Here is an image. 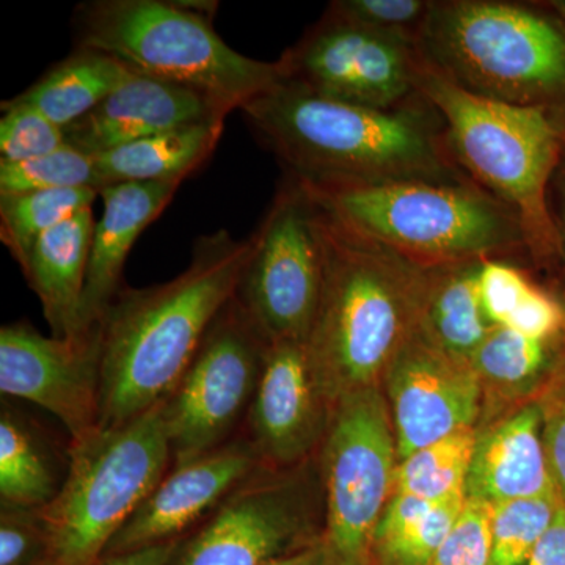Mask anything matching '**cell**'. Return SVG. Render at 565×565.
<instances>
[{"mask_svg": "<svg viewBox=\"0 0 565 565\" xmlns=\"http://www.w3.org/2000/svg\"><path fill=\"white\" fill-rule=\"evenodd\" d=\"M252 237L204 234L191 264L150 288L125 286L102 322V429H114L166 403L191 366L211 323L233 299Z\"/></svg>", "mask_w": 565, "mask_h": 565, "instance_id": "1", "label": "cell"}, {"mask_svg": "<svg viewBox=\"0 0 565 565\" xmlns=\"http://www.w3.org/2000/svg\"><path fill=\"white\" fill-rule=\"evenodd\" d=\"M241 110L291 180L313 191L455 177L414 111L338 102L282 77Z\"/></svg>", "mask_w": 565, "mask_h": 565, "instance_id": "2", "label": "cell"}, {"mask_svg": "<svg viewBox=\"0 0 565 565\" xmlns=\"http://www.w3.org/2000/svg\"><path fill=\"white\" fill-rule=\"evenodd\" d=\"M313 200L323 247V286L305 345L334 404L344 394L375 386L422 329L429 269L353 232Z\"/></svg>", "mask_w": 565, "mask_h": 565, "instance_id": "3", "label": "cell"}, {"mask_svg": "<svg viewBox=\"0 0 565 565\" xmlns=\"http://www.w3.org/2000/svg\"><path fill=\"white\" fill-rule=\"evenodd\" d=\"M77 47L103 52L134 73L188 88L226 114L281 79L280 63L234 51L211 20L173 0H92L74 13Z\"/></svg>", "mask_w": 565, "mask_h": 565, "instance_id": "4", "label": "cell"}, {"mask_svg": "<svg viewBox=\"0 0 565 565\" xmlns=\"http://www.w3.org/2000/svg\"><path fill=\"white\" fill-rule=\"evenodd\" d=\"M415 84L445 121L457 161L514 212L526 244L539 252L555 247L546 185L559 158L561 136L548 111L465 90L419 52Z\"/></svg>", "mask_w": 565, "mask_h": 565, "instance_id": "5", "label": "cell"}, {"mask_svg": "<svg viewBox=\"0 0 565 565\" xmlns=\"http://www.w3.org/2000/svg\"><path fill=\"white\" fill-rule=\"evenodd\" d=\"M305 189L353 232L424 269L486 262L526 244L514 212L493 195L455 181Z\"/></svg>", "mask_w": 565, "mask_h": 565, "instance_id": "6", "label": "cell"}, {"mask_svg": "<svg viewBox=\"0 0 565 565\" xmlns=\"http://www.w3.org/2000/svg\"><path fill=\"white\" fill-rule=\"evenodd\" d=\"M419 54L465 90L494 102L539 107L565 95V36L514 3L434 2Z\"/></svg>", "mask_w": 565, "mask_h": 565, "instance_id": "7", "label": "cell"}, {"mask_svg": "<svg viewBox=\"0 0 565 565\" xmlns=\"http://www.w3.org/2000/svg\"><path fill=\"white\" fill-rule=\"evenodd\" d=\"M162 404L68 446L61 492L41 509L50 565H96L172 468Z\"/></svg>", "mask_w": 565, "mask_h": 565, "instance_id": "8", "label": "cell"}, {"mask_svg": "<svg viewBox=\"0 0 565 565\" xmlns=\"http://www.w3.org/2000/svg\"><path fill=\"white\" fill-rule=\"evenodd\" d=\"M392 415L377 386L334 401L323 437V541L337 565H373V537L396 479Z\"/></svg>", "mask_w": 565, "mask_h": 565, "instance_id": "9", "label": "cell"}, {"mask_svg": "<svg viewBox=\"0 0 565 565\" xmlns=\"http://www.w3.org/2000/svg\"><path fill=\"white\" fill-rule=\"evenodd\" d=\"M323 286L318 207L297 181L282 185L252 236L237 303L269 344H307Z\"/></svg>", "mask_w": 565, "mask_h": 565, "instance_id": "10", "label": "cell"}, {"mask_svg": "<svg viewBox=\"0 0 565 565\" xmlns=\"http://www.w3.org/2000/svg\"><path fill=\"white\" fill-rule=\"evenodd\" d=\"M269 343L236 297L211 323L191 366L162 405L172 465L243 434Z\"/></svg>", "mask_w": 565, "mask_h": 565, "instance_id": "11", "label": "cell"}, {"mask_svg": "<svg viewBox=\"0 0 565 565\" xmlns=\"http://www.w3.org/2000/svg\"><path fill=\"white\" fill-rule=\"evenodd\" d=\"M289 470L263 465L178 542L170 565H269L323 537L310 484Z\"/></svg>", "mask_w": 565, "mask_h": 565, "instance_id": "12", "label": "cell"}, {"mask_svg": "<svg viewBox=\"0 0 565 565\" xmlns=\"http://www.w3.org/2000/svg\"><path fill=\"white\" fill-rule=\"evenodd\" d=\"M416 57L412 44L327 13L278 63L282 79L308 90L392 110L416 92Z\"/></svg>", "mask_w": 565, "mask_h": 565, "instance_id": "13", "label": "cell"}, {"mask_svg": "<svg viewBox=\"0 0 565 565\" xmlns=\"http://www.w3.org/2000/svg\"><path fill=\"white\" fill-rule=\"evenodd\" d=\"M0 392L58 419L70 444L102 429L99 323L76 337H44L28 322L0 329Z\"/></svg>", "mask_w": 565, "mask_h": 565, "instance_id": "14", "label": "cell"}, {"mask_svg": "<svg viewBox=\"0 0 565 565\" xmlns=\"http://www.w3.org/2000/svg\"><path fill=\"white\" fill-rule=\"evenodd\" d=\"M399 460L441 438L473 429L481 377L467 360L438 349L418 330L386 370Z\"/></svg>", "mask_w": 565, "mask_h": 565, "instance_id": "15", "label": "cell"}, {"mask_svg": "<svg viewBox=\"0 0 565 565\" xmlns=\"http://www.w3.org/2000/svg\"><path fill=\"white\" fill-rule=\"evenodd\" d=\"M262 467V459L244 434L202 456L172 465L103 557L181 541Z\"/></svg>", "mask_w": 565, "mask_h": 565, "instance_id": "16", "label": "cell"}, {"mask_svg": "<svg viewBox=\"0 0 565 565\" xmlns=\"http://www.w3.org/2000/svg\"><path fill=\"white\" fill-rule=\"evenodd\" d=\"M332 408L307 345L269 344L243 434L266 467H297L326 437Z\"/></svg>", "mask_w": 565, "mask_h": 565, "instance_id": "17", "label": "cell"}, {"mask_svg": "<svg viewBox=\"0 0 565 565\" xmlns=\"http://www.w3.org/2000/svg\"><path fill=\"white\" fill-rule=\"evenodd\" d=\"M226 115L199 93L134 73L90 114L65 128L66 143L98 156L181 126L225 120Z\"/></svg>", "mask_w": 565, "mask_h": 565, "instance_id": "18", "label": "cell"}, {"mask_svg": "<svg viewBox=\"0 0 565 565\" xmlns=\"http://www.w3.org/2000/svg\"><path fill=\"white\" fill-rule=\"evenodd\" d=\"M184 181L120 182L99 191L103 215L95 223L82 302L85 332L102 322L118 292L126 258L141 233L172 202Z\"/></svg>", "mask_w": 565, "mask_h": 565, "instance_id": "19", "label": "cell"}, {"mask_svg": "<svg viewBox=\"0 0 565 565\" xmlns=\"http://www.w3.org/2000/svg\"><path fill=\"white\" fill-rule=\"evenodd\" d=\"M541 422L537 407H525L479 435L468 473V498L494 505L559 493Z\"/></svg>", "mask_w": 565, "mask_h": 565, "instance_id": "20", "label": "cell"}, {"mask_svg": "<svg viewBox=\"0 0 565 565\" xmlns=\"http://www.w3.org/2000/svg\"><path fill=\"white\" fill-rule=\"evenodd\" d=\"M95 223L92 207L77 212L43 234L22 267L29 286L39 296L52 337L87 333L82 327V302Z\"/></svg>", "mask_w": 565, "mask_h": 565, "instance_id": "21", "label": "cell"}, {"mask_svg": "<svg viewBox=\"0 0 565 565\" xmlns=\"http://www.w3.org/2000/svg\"><path fill=\"white\" fill-rule=\"evenodd\" d=\"M225 120L195 122L93 156L102 189L120 182L184 181L210 159Z\"/></svg>", "mask_w": 565, "mask_h": 565, "instance_id": "22", "label": "cell"}, {"mask_svg": "<svg viewBox=\"0 0 565 565\" xmlns=\"http://www.w3.org/2000/svg\"><path fill=\"white\" fill-rule=\"evenodd\" d=\"M132 74L110 55L77 47L11 102L33 107L65 129L90 114Z\"/></svg>", "mask_w": 565, "mask_h": 565, "instance_id": "23", "label": "cell"}, {"mask_svg": "<svg viewBox=\"0 0 565 565\" xmlns=\"http://www.w3.org/2000/svg\"><path fill=\"white\" fill-rule=\"evenodd\" d=\"M481 263L437 267L424 300L422 332L441 351L467 362L494 329L479 294Z\"/></svg>", "mask_w": 565, "mask_h": 565, "instance_id": "24", "label": "cell"}, {"mask_svg": "<svg viewBox=\"0 0 565 565\" xmlns=\"http://www.w3.org/2000/svg\"><path fill=\"white\" fill-rule=\"evenodd\" d=\"M54 449L39 427L2 404L0 414V504L44 509L61 492Z\"/></svg>", "mask_w": 565, "mask_h": 565, "instance_id": "25", "label": "cell"}, {"mask_svg": "<svg viewBox=\"0 0 565 565\" xmlns=\"http://www.w3.org/2000/svg\"><path fill=\"white\" fill-rule=\"evenodd\" d=\"M467 494L427 501L393 493L373 537V565H427L451 533Z\"/></svg>", "mask_w": 565, "mask_h": 565, "instance_id": "26", "label": "cell"}, {"mask_svg": "<svg viewBox=\"0 0 565 565\" xmlns=\"http://www.w3.org/2000/svg\"><path fill=\"white\" fill-rule=\"evenodd\" d=\"M96 189H54L0 195V239L20 267L43 234L93 206Z\"/></svg>", "mask_w": 565, "mask_h": 565, "instance_id": "27", "label": "cell"}, {"mask_svg": "<svg viewBox=\"0 0 565 565\" xmlns=\"http://www.w3.org/2000/svg\"><path fill=\"white\" fill-rule=\"evenodd\" d=\"M478 435L460 430L399 460L394 492L427 501H445L467 494L468 473Z\"/></svg>", "mask_w": 565, "mask_h": 565, "instance_id": "28", "label": "cell"}, {"mask_svg": "<svg viewBox=\"0 0 565 565\" xmlns=\"http://www.w3.org/2000/svg\"><path fill=\"white\" fill-rule=\"evenodd\" d=\"M563 501L553 493L492 505L489 565H526Z\"/></svg>", "mask_w": 565, "mask_h": 565, "instance_id": "29", "label": "cell"}, {"mask_svg": "<svg viewBox=\"0 0 565 565\" xmlns=\"http://www.w3.org/2000/svg\"><path fill=\"white\" fill-rule=\"evenodd\" d=\"M79 188L99 192L102 180L95 158L70 145L29 161H0V195Z\"/></svg>", "mask_w": 565, "mask_h": 565, "instance_id": "30", "label": "cell"}, {"mask_svg": "<svg viewBox=\"0 0 565 565\" xmlns=\"http://www.w3.org/2000/svg\"><path fill=\"white\" fill-rule=\"evenodd\" d=\"M545 359L546 341L534 340L508 327H494L476 349L470 363L481 381L516 386L533 381L544 367Z\"/></svg>", "mask_w": 565, "mask_h": 565, "instance_id": "31", "label": "cell"}, {"mask_svg": "<svg viewBox=\"0 0 565 565\" xmlns=\"http://www.w3.org/2000/svg\"><path fill=\"white\" fill-rule=\"evenodd\" d=\"M433 6L424 0H340L329 14L416 47Z\"/></svg>", "mask_w": 565, "mask_h": 565, "instance_id": "32", "label": "cell"}, {"mask_svg": "<svg viewBox=\"0 0 565 565\" xmlns=\"http://www.w3.org/2000/svg\"><path fill=\"white\" fill-rule=\"evenodd\" d=\"M0 161L21 162L66 147L65 129L25 104L2 103Z\"/></svg>", "mask_w": 565, "mask_h": 565, "instance_id": "33", "label": "cell"}, {"mask_svg": "<svg viewBox=\"0 0 565 565\" xmlns=\"http://www.w3.org/2000/svg\"><path fill=\"white\" fill-rule=\"evenodd\" d=\"M492 504L468 498L451 533L427 565H489Z\"/></svg>", "mask_w": 565, "mask_h": 565, "instance_id": "34", "label": "cell"}, {"mask_svg": "<svg viewBox=\"0 0 565 565\" xmlns=\"http://www.w3.org/2000/svg\"><path fill=\"white\" fill-rule=\"evenodd\" d=\"M0 565H50V535L41 509L0 504Z\"/></svg>", "mask_w": 565, "mask_h": 565, "instance_id": "35", "label": "cell"}, {"mask_svg": "<svg viewBox=\"0 0 565 565\" xmlns=\"http://www.w3.org/2000/svg\"><path fill=\"white\" fill-rule=\"evenodd\" d=\"M534 286L515 267L486 259L479 267V294L489 321L504 327Z\"/></svg>", "mask_w": 565, "mask_h": 565, "instance_id": "36", "label": "cell"}, {"mask_svg": "<svg viewBox=\"0 0 565 565\" xmlns=\"http://www.w3.org/2000/svg\"><path fill=\"white\" fill-rule=\"evenodd\" d=\"M564 322V308L534 286L504 327L534 340L548 341Z\"/></svg>", "mask_w": 565, "mask_h": 565, "instance_id": "37", "label": "cell"}, {"mask_svg": "<svg viewBox=\"0 0 565 565\" xmlns=\"http://www.w3.org/2000/svg\"><path fill=\"white\" fill-rule=\"evenodd\" d=\"M526 565H565V501L557 508L552 525L535 545Z\"/></svg>", "mask_w": 565, "mask_h": 565, "instance_id": "38", "label": "cell"}, {"mask_svg": "<svg viewBox=\"0 0 565 565\" xmlns=\"http://www.w3.org/2000/svg\"><path fill=\"white\" fill-rule=\"evenodd\" d=\"M546 457L557 492L565 501V407L550 424L545 434Z\"/></svg>", "mask_w": 565, "mask_h": 565, "instance_id": "39", "label": "cell"}, {"mask_svg": "<svg viewBox=\"0 0 565 565\" xmlns=\"http://www.w3.org/2000/svg\"><path fill=\"white\" fill-rule=\"evenodd\" d=\"M178 542H167L120 553V555L103 557L96 565H170L177 552Z\"/></svg>", "mask_w": 565, "mask_h": 565, "instance_id": "40", "label": "cell"}, {"mask_svg": "<svg viewBox=\"0 0 565 565\" xmlns=\"http://www.w3.org/2000/svg\"><path fill=\"white\" fill-rule=\"evenodd\" d=\"M269 565H337V563H334L332 553H330L329 545L321 537L315 544L305 546V548L294 552L291 555L280 557V559L274 561Z\"/></svg>", "mask_w": 565, "mask_h": 565, "instance_id": "41", "label": "cell"}, {"mask_svg": "<svg viewBox=\"0 0 565 565\" xmlns=\"http://www.w3.org/2000/svg\"><path fill=\"white\" fill-rule=\"evenodd\" d=\"M173 2L180 9L200 14V17L207 18V20H212L218 10V2H212V0H173Z\"/></svg>", "mask_w": 565, "mask_h": 565, "instance_id": "42", "label": "cell"}, {"mask_svg": "<svg viewBox=\"0 0 565 565\" xmlns=\"http://www.w3.org/2000/svg\"><path fill=\"white\" fill-rule=\"evenodd\" d=\"M559 9L563 10V13L565 14V2L564 3H559Z\"/></svg>", "mask_w": 565, "mask_h": 565, "instance_id": "43", "label": "cell"}, {"mask_svg": "<svg viewBox=\"0 0 565 565\" xmlns=\"http://www.w3.org/2000/svg\"><path fill=\"white\" fill-rule=\"evenodd\" d=\"M564 315H565V307H564Z\"/></svg>", "mask_w": 565, "mask_h": 565, "instance_id": "44", "label": "cell"}]
</instances>
